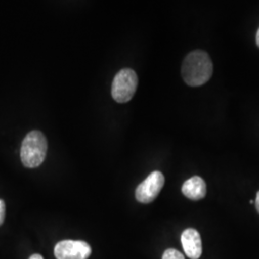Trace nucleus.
Listing matches in <instances>:
<instances>
[{
    "label": "nucleus",
    "mask_w": 259,
    "mask_h": 259,
    "mask_svg": "<svg viewBox=\"0 0 259 259\" xmlns=\"http://www.w3.org/2000/svg\"><path fill=\"white\" fill-rule=\"evenodd\" d=\"M212 73V61L206 52L195 50L185 57L182 65V76L188 85H203L208 82Z\"/></svg>",
    "instance_id": "obj_1"
},
{
    "label": "nucleus",
    "mask_w": 259,
    "mask_h": 259,
    "mask_svg": "<svg viewBox=\"0 0 259 259\" xmlns=\"http://www.w3.org/2000/svg\"><path fill=\"white\" fill-rule=\"evenodd\" d=\"M162 259H185L184 254L179 251V250H175V249H168V250L164 251L163 255H162Z\"/></svg>",
    "instance_id": "obj_8"
},
{
    "label": "nucleus",
    "mask_w": 259,
    "mask_h": 259,
    "mask_svg": "<svg viewBox=\"0 0 259 259\" xmlns=\"http://www.w3.org/2000/svg\"><path fill=\"white\" fill-rule=\"evenodd\" d=\"M182 244L185 254L191 259L201 257L203 248L200 233L194 229H187L182 233Z\"/></svg>",
    "instance_id": "obj_6"
},
{
    "label": "nucleus",
    "mask_w": 259,
    "mask_h": 259,
    "mask_svg": "<svg viewBox=\"0 0 259 259\" xmlns=\"http://www.w3.org/2000/svg\"><path fill=\"white\" fill-rule=\"evenodd\" d=\"M164 185V176L159 171H154L137 187L136 198L141 204H150L156 200Z\"/></svg>",
    "instance_id": "obj_4"
},
{
    "label": "nucleus",
    "mask_w": 259,
    "mask_h": 259,
    "mask_svg": "<svg viewBox=\"0 0 259 259\" xmlns=\"http://www.w3.org/2000/svg\"><path fill=\"white\" fill-rule=\"evenodd\" d=\"M256 44H257V47H259V29L256 33Z\"/></svg>",
    "instance_id": "obj_12"
},
{
    "label": "nucleus",
    "mask_w": 259,
    "mask_h": 259,
    "mask_svg": "<svg viewBox=\"0 0 259 259\" xmlns=\"http://www.w3.org/2000/svg\"><path fill=\"white\" fill-rule=\"evenodd\" d=\"M139 84L137 73L131 68H123L115 75L111 85V96L117 103H127L134 97Z\"/></svg>",
    "instance_id": "obj_3"
},
{
    "label": "nucleus",
    "mask_w": 259,
    "mask_h": 259,
    "mask_svg": "<svg viewBox=\"0 0 259 259\" xmlns=\"http://www.w3.org/2000/svg\"><path fill=\"white\" fill-rule=\"evenodd\" d=\"M255 207H256V210L259 213V191L256 194V199H255Z\"/></svg>",
    "instance_id": "obj_10"
},
{
    "label": "nucleus",
    "mask_w": 259,
    "mask_h": 259,
    "mask_svg": "<svg viewBox=\"0 0 259 259\" xmlns=\"http://www.w3.org/2000/svg\"><path fill=\"white\" fill-rule=\"evenodd\" d=\"M250 204H254V202H253V201H252V200H250Z\"/></svg>",
    "instance_id": "obj_13"
},
{
    "label": "nucleus",
    "mask_w": 259,
    "mask_h": 259,
    "mask_svg": "<svg viewBox=\"0 0 259 259\" xmlns=\"http://www.w3.org/2000/svg\"><path fill=\"white\" fill-rule=\"evenodd\" d=\"M47 153V140L45 135L39 131L28 133L20 149L22 164L28 168L39 166L46 159Z\"/></svg>",
    "instance_id": "obj_2"
},
{
    "label": "nucleus",
    "mask_w": 259,
    "mask_h": 259,
    "mask_svg": "<svg viewBox=\"0 0 259 259\" xmlns=\"http://www.w3.org/2000/svg\"><path fill=\"white\" fill-rule=\"evenodd\" d=\"M182 192L186 198L192 201H199L204 199L206 195V185L201 177H192L183 185Z\"/></svg>",
    "instance_id": "obj_7"
},
{
    "label": "nucleus",
    "mask_w": 259,
    "mask_h": 259,
    "mask_svg": "<svg viewBox=\"0 0 259 259\" xmlns=\"http://www.w3.org/2000/svg\"><path fill=\"white\" fill-rule=\"evenodd\" d=\"M57 259H88L92 254V247L84 241L63 240L55 246Z\"/></svg>",
    "instance_id": "obj_5"
},
{
    "label": "nucleus",
    "mask_w": 259,
    "mask_h": 259,
    "mask_svg": "<svg viewBox=\"0 0 259 259\" xmlns=\"http://www.w3.org/2000/svg\"><path fill=\"white\" fill-rule=\"evenodd\" d=\"M29 259H44V257L40 254H38V253H35L32 256H30Z\"/></svg>",
    "instance_id": "obj_11"
},
{
    "label": "nucleus",
    "mask_w": 259,
    "mask_h": 259,
    "mask_svg": "<svg viewBox=\"0 0 259 259\" xmlns=\"http://www.w3.org/2000/svg\"><path fill=\"white\" fill-rule=\"evenodd\" d=\"M5 213H6V208H5V203L3 200H0V226L3 224L5 220Z\"/></svg>",
    "instance_id": "obj_9"
}]
</instances>
